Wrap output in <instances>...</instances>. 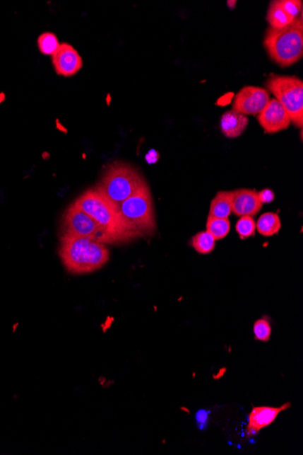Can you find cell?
I'll list each match as a JSON object with an SVG mask.
<instances>
[{"mask_svg": "<svg viewBox=\"0 0 303 455\" xmlns=\"http://www.w3.org/2000/svg\"><path fill=\"white\" fill-rule=\"evenodd\" d=\"M73 204L94 219L113 245L132 242L141 236L124 219L117 205L97 188L84 192Z\"/></svg>", "mask_w": 303, "mask_h": 455, "instance_id": "obj_1", "label": "cell"}, {"mask_svg": "<svg viewBox=\"0 0 303 455\" xmlns=\"http://www.w3.org/2000/svg\"><path fill=\"white\" fill-rule=\"evenodd\" d=\"M248 124L246 115L234 110L227 111L221 118V130L228 139H236L244 132Z\"/></svg>", "mask_w": 303, "mask_h": 455, "instance_id": "obj_13", "label": "cell"}, {"mask_svg": "<svg viewBox=\"0 0 303 455\" xmlns=\"http://www.w3.org/2000/svg\"><path fill=\"white\" fill-rule=\"evenodd\" d=\"M258 195H259L260 200L263 205L271 203L275 198V195L270 189H264V190L259 192Z\"/></svg>", "mask_w": 303, "mask_h": 455, "instance_id": "obj_23", "label": "cell"}, {"mask_svg": "<svg viewBox=\"0 0 303 455\" xmlns=\"http://www.w3.org/2000/svg\"><path fill=\"white\" fill-rule=\"evenodd\" d=\"M52 64L57 75L69 78L81 71L83 59L74 47L62 43L52 56Z\"/></svg>", "mask_w": 303, "mask_h": 455, "instance_id": "obj_10", "label": "cell"}, {"mask_svg": "<svg viewBox=\"0 0 303 455\" xmlns=\"http://www.w3.org/2000/svg\"><path fill=\"white\" fill-rule=\"evenodd\" d=\"M254 334L256 340L268 342L272 335V328L266 317L257 320L254 326Z\"/></svg>", "mask_w": 303, "mask_h": 455, "instance_id": "obj_21", "label": "cell"}, {"mask_svg": "<svg viewBox=\"0 0 303 455\" xmlns=\"http://www.w3.org/2000/svg\"><path fill=\"white\" fill-rule=\"evenodd\" d=\"M264 47L273 61L282 67L298 62L303 54L302 18H296L285 28H270L264 38Z\"/></svg>", "mask_w": 303, "mask_h": 455, "instance_id": "obj_3", "label": "cell"}, {"mask_svg": "<svg viewBox=\"0 0 303 455\" xmlns=\"http://www.w3.org/2000/svg\"><path fill=\"white\" fill-rule=\"evenodd\" d=\"M295 19L283 8L279 0L271 3L267 15V21L269 22L271 28H276V30L285 28L287 25H291Z\"/></svg>", "mask_w": 303, "mask_h": 455, "instance_id": "obj_15", "label": "cell"}, {"mask_svg": "<svg viewBox=\"0 0 303 455\" xmlns=\"http://www.w3.org/2000/svg\"><path fill=\"white\" fill-rule=\"evenodd\" d=\"M155 152V150H151V151L149 152L148 155L146 156L145 159L151 158V159H149L148 161L149 163V164H154V163L158 161V160L159 159L158 154H156V155L154 156Z\"/></svg>", "mask_w": 303, "mask_h": 455, "instance_id": "obj_24", "label": "cell"}, {"mask_svg": "<svg viewBox=\"0 0 303 455\" xmlns=\"http://www.w3.org/2000/svg\"><path fill=\"white\" fill-rule=\"evenodd\" d=\"M60 259L73 275H85L100 270L109 260L105 243L87 237L61 235L59 249Z\"/></svg>", "mask_w": 303, "mask_h": 455, "instance_id": "obj_2", "label": "cell"}, {"mask_svg": "<svg viewBox=\"0 0 303 455\" xmlns=\"http://www.w3.org/2000/svg\"><path fill=\"white\" fill-rule=\"evenodd\" d=\"M38 49L43 55L53 56L59 50V38L52 32H44L37 38Z\"/></svg>", "mask_w": 303, "mask_h": 455, "instance_id": "obj_19", "label": "cell"}, {"mask_svg": "<svg viewBox=\"0 0 303 455\" xmlns=\"http://www.w3.org/2000/svg\"><path fill=\"white\" fill-rule=\"evenodd\" d=\"M263 204L258 195V192L250 189H239L234 191V201H232V213L235 216L253 217L260 212Z\"/></svg>", "mask_w": 303, "mask_h": 455, "instance_id": "obj_12", "label": "cell"}, {"mask_svg": "<svg viewBox=\"0 0 303 455\" xmlns=\"http://www.w3.org/2000/svg\"><path fill=\"white\" fill-rule=\"evenodd\" d=\"M216 240L215 237L210 235L207 231L196 234L192 238V246L194 250L200 254H210L215 248Z\"/></svg>", "mask_w": 303, "mask_h": 455, "instance_id": "obj_18", "label": "cell"}, {"mask_svg": "<svg viewBox=\"0 0 303 455\" xmlns=\"http://www.w3.org/2000/svg\"><path fill=\"white\" fill-rule=\"evenodd\" d=\"M268 91L283 105L295 127L303 125V83L295 76H272L267 80Z\"/></svg>", "mask_w": 303, "mask_h": 455, "instance_id": "obj_5", "label": "cell"}, {"mask_svg": "<svg viewBox=\"0 0 303 455\" xmlns=\"http://www.w3.org/2000/svg\"><path fill=\"white\" fill-rule=\"evenodd\" d=\"M231 230V224L228 219H217L208 217L206 223V231L210 233L215 240H221L228 236Z\"/></svg>", "mask_w": 303, "mask_h": 455, "instance_id": "obj_17", "label": "cell"}, {"mask_svg": "<svg viewBox=\"0 0 303 455\" xmlns=\"http://www.w3.org/2000/svg\"><path fill=\"white\" fill-rule=\"evenodd\" d=\"M121 214L137 232L152 236L156 229L151 192L148 187L118 205Z\"/></svg>", "mask_w": 303, "mask_h": 455, "instance_id": "obj_6", "label": "cell"}, {"mask_svg": "<svg viewBox=\"0 0 303 455\" xmlns=\"http://www.w3.org/2000/svg\"><path fill=\"white\" fill-rule=\"evenodd\" d=\"M234 191H221L210 202L209 216L217 219H228L232 212Z\"/></svg>", "mask_w": 303, "mask_h": 455, "instance_id": "obj_14", "label": "cell"}, {"mask_svg": "<svg viewBox=\"0 0 303 455\" xmlns=\"http://www.w3.org/2000/svg\"><path fill=\"white\" fill-rule=\"evenodd\" d=\"M235 230L241 239L249 238V237L255 235L256 223H255L253 217H241V219H239L237 224H236Z\"/></svg>", "mask_w": 303, "mask_h": 455, "instance_id": "obj_20", "label": "cell"}, {"mask_svg": "<svg viewBox=\"0 0 303 455\" xmlns=\"http://www.w3.org/2000/svg\"><path fill=\"white\" fill-rule=\"evenodd\" d=\"M258 121L267 134H275L287 129L292 123L285 108L276 98L270 99L266 108L258 115Z\"/></svg>", "mask_w": 303, "mask_h": 455, "instance_id": "obj_9", "label": "cell"}, {"mask_svg": "<svg viewBox=\"0 0 303 455\" xmlns=\"http://www.w3.org/2000/svg\"><path fill=\"white\" fill-rule=\"evenodd\" d=\"M282 222L278 214L266 213L261 214L256 223L258 232L263 236H273L280 232Z\"/></svg>", "mask_w": 303, "mask_h": 455, "instance_id": "obj_16", "label": "cell"}, {"mask_svg": "<svg viewBox=\"0 0 303 455\" xmlns=\"http://www.w3.org/2000/svg\"><path fill=\"white\" fill-rule=\"evenodd\" d=\"M280 5L295 18H299L302 12V1L301 0H280Z\"/></svg>", "mask_w": 303, "mask_h": 455, "instance_id": "obj_22", "label": "cell"}, {"mask_svg": "<svg viewBox=\"0 0 303 455\" xmlns=\"http://www.w3.org/2000/svg\"><path fill=\"white\" fill-rule=\"evenodd\" d=\"M145 187V179L136 168L126 163L114 162L107 166L95 188L118 206Z\"/></svg>", "mask_w": 303, "mask_h": 455, "instance_id": "obj_4", "label": "cell"}, {"mask_svg": "<svg viewBox=\"0 0 303 455\" xmlns=\"http://www.w3.org/2000/svg\"><path fill=\"white\" fill-rule=\"evenodd\" d=\"M62 235L87 237L103 243L113 245L109 236L102 230L94 219L81 208L72 204L62 219Z\"/></svg>", "mask_w": 303, "mask_h": 455, "instance_id": "obj_7", "label": "cell"}, {"mask_svg": "<svg viewBox=\"0 0 303 455\" xmlns=\"http://www.w3.org/2000/svg\"><path fill=\"white\" fill-rule=\"evenodd\" d=\"M266 89L258 86H244L235 96L232 110L242 115H259L270 101Z\"/></svg>", "mask_w": 303, "mask_h": 455, "instance_id": "obj_8", "label": "cell"}, {"mask_svg": "<svg viewBox=\"0 0 303 455\" xmlns=\"http://www.w3.org/2000/svg\"><path fill=\"white\" fill-rule=\"evenodd\" d=\"M290 407H291V403H286L285 405L280 407H254L248 417L247 438L255 437L261 429L272 425L278 417L280 413L288 410Z\"/></svg>", "mask_w": 303, "mask_h": 455, "instance_id": "obj_11", "label": "cell"}]
</instances>
